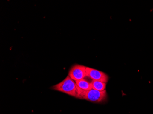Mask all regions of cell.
Returning a JSON list of instances; mask_svg holds the SVG:
<instances>
[{"mask_svg": "<svg viewBox=\"0 0 153 114\" xmlns=\"http://www.w3.org/2000/svg\"><path fill=\"white\" fill-rule=\"evenodd\" d=\"M91 84L92 89L103 91L105 90L106 89V84L104 82L93 80L91 82Z\"/></svg>", "mask_w": 153, "mask_h": 114, "instance_id": "6", "label": "cell"}, {"mask_svg": "<svg viewBox=\"0 0 153 114\" xmlns=\"http://www.w3.org/2000/svg\"><path fill=\"white\" fill-rule=\"evenodd\" d=\"M79 98L93 103H100L107 97L106 90L100 91L94 89L83 90L79 88Z\"/></svg>", "mask_w": 153, "mask_h": 114, "instance_id": "2", "label": "cell"}, {"mask_svg": "<svg viewBox=\"0 0 153 114\" xmlns=\"http://www.w3.org/2000/svg\"><path fill=\"white\" fill-rule=\"evenodd\" d=\"M87 67L79 65L73 66L69 72L68 75L75 81H79L86 77Z\"/></svg>", "mask_w": 153, "mask_h": 114, "instance_id": "3", "label": "cell"}, {"mask_svg": "<svg viewBox=\"0 0 153 114\" xmlns=\"http://www.w3.org/2000/svg\"><path fill=\"white\" fill-rule=\"evenodd\" d=\"M86 76L94 81H101L106 83L109 80L108 75L102 71L87 67Z\"/></svg>", "mask_w": 153, "mask_h": 114, "instance_id": "4", "label": "cell"}, {"mask_svg": "<svg viewBox=\"0 0 153 114\" xmlns=\"http://www.w3.org/2000/svg\"><path fill=\"white\" fill-rule=\"evenodd\" d=\"M75 82L78 87L83 90H88L92 89L91 82H88L85 79H81Z\"/></svg>", "mask_w": 153, "mask_h": 114, "instance_id": "5", "label": "cell"}, {"mask_svg": "<svg viewBox=\"0 0 153 114\" xmlns=\"http://www.w3.org/2000/svg\"><path fill=\"white\" fill-rule=\"evenodd\" d=\"M51 89L79 98V87L75 81L68 75L63 81L52 86Z\"/></svg>", "mask_w": 153, "mask_h": 114, "instance_id": "1", "label": "cell"}]
</instances>
